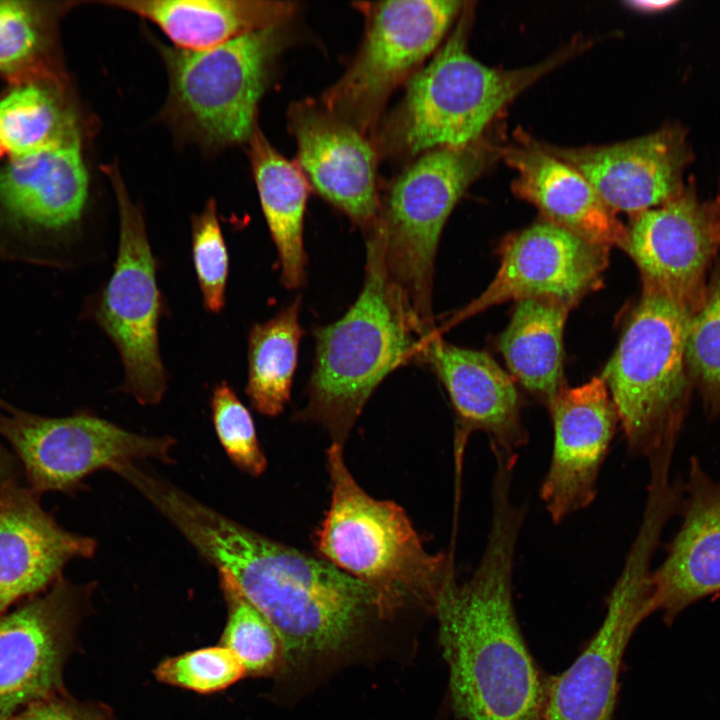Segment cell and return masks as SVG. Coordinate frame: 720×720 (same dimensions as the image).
Returning <instances> with one entry per match:
<instances>
[{
	"mask_svg": "<svg viewBox=\"0 0 720 720\" xmlns=\"http://www.w3.org/2000/svg\"><path fill=\"white\" fill-rule=\"evenodd\" d=\"M716 204H717V203H716ZM718 207H719V206H718ZM719 209H720V207H719Z\"/></svg>",
	"mask_w": 720,
	"mask_h": 720,
	"instance_id": "39",
	"label": "cell"
},
{
	"mask_svg": "<svg viewBox=\"0 0 720 720\" xmlns=\"http://www.w3.org/2000/svg\"><path fill=\"white\" fill-rule=\"evenodd\" d=\"M142 496L207 562L226 570L291 660L336 653L359 632L375 592L325 560L263 536L153 477Z\"/></svg>",
	"mask_w": 720,
	"mask_h": 720,
	"instance_id": "1",
	"label": "cell"
},
{
	"mask_svg": "<svg viewBox=\"0 0 720 720\" xmlns=\"http://www.w3.org/2000/svg\"><path fill=\"white\" fill-rule=\"evenodd\" d=\"M682 523L652 571L655 612L671 623L693 603L720 592V480L690 460L680 506Z\"/></svg>",
	"mask_w": 720,
	"mask_h": 720,
	"instance_id": "21",
	"label": "cell"
},
{
	"mask_svg": "<svg viewBox=\"0 0 720 720\" xmlns=\"http://www.w3.org/2000/svg\"><path fill=\"white\" fill-rule=\"evenodd\" d=\"M245 673L238 658L223 645L166 659L155 670L159 681L200 693L225 689Z\"/></svg>",
	"mask_w": 720,
	"mask_h": 720,
	"instance_id": "34",
	"label": "cell"
},
{
	"mask_svg": "<svg viewBox=\"0 0 720 720\" xmlns=\"http://www.w3.org/2000/svg\"><path fill=\"white\" fill-rule=\"evenodd\" d=\"M685 361L693 388L707 415H720V259L710 272L704 298L691 315L685 342Z\"/></svg>",
	"mask_w": 720,
	"mask_h": 720,
	"instance_id": "30",
	"label": "cell"
},
{
	"mask_svg": "<svg viewBox=\"0 0 720 720\" xmlns=\"http://www.w3.org/2000/svg\"><path fill=\"white\" fill-rule=\"evenodd\" d=\"M192 257L204 307L220 313L225 306L229 257L214 200L192 218Z\"/></svg>",
	"mask_w": 720,
	"mask_h": 720,
	"instance_id": "33",
	"label": "cell"
},
{
	"mask_svg": "<svg viewBox=\"0 0 720 720\" xmlns=\"http://www.w3.org/2000/svg\"><path fill=\"white\" fill-rule=\"evenodd\" d=\"M248 156L281 281L288 289L298 288L306 273L303 224L309 183L299 165L281 155L258 126L248 142Z\"/></svg>",
	"mask_w": 720,
	"mask_h": 720,
	"instance_id": "25",
	"label": "cell"
},
{
	"mask_svg": "<svg viewBox=\"0 0 720 720\" xmlns=\"http://www.w3.org/2000/svg\"><path fill=\"white\" fill-rule=\"evenodd\" d=\"M365 33L344 74L321 104L371 140L391 94L422 68L465 2L398 0L357 3Z\"/></svg>",
	"mask_w": 720,
	"mask_h": 720,
	"instance_id": "9",
	"label": "cell"
},
{
	"mask_svg": "<svg viewBox=\"0 0 720 720\" xmlns=\"http://www.w3.org/2000/svg\"><path fill=\"white\" fill-rule=\"evenodd\" d=\"M660 539L656 529L638 528L599 629L574 662L549 679L542 720H612L625 650L655 612L651 564Z\"/></svg>",
	"mask_w": 720,
	"mask_h": 720,
	"instance_id": "12",
	"label": "cell"
},
{
	"mask_svg": "<svg viewBox=\"0 0 720 720\" xmlns=\"http://www.w3.org/2000/svg\"><path fill=\"white\" fill-rule=\"evenodd\" d=\"M91 585L64 577L0 615V720L64 690L63 669Z\"/></svg>",
	"mask_w": 720,
	"mask_h": 720,
	"instance_id": "13",
	"label": "cell"
},
{
	"mask_svg": "<svg viewBox=\"0 0 720 720\" xmlns=\"http://www.w3.org/2000/svg\"><path fill=\"white\" fill-rule=\"evenodd\" d=\"M73 4L0 0V76L9 83L66 77L57 53V25Z\"/></svg>",
	"mask_w": 720,
	"mask_h": 720,
	"instance_id": "28",
	"label": "cell"
},
{
	"mask_svg": "<svg viewBox=\"0 0 720 720\" xmlns=\"http://www.w3.org/2000/svg\"><path fill=\"white\" fill-rule=\"evenodd\" d=\"M540 144L584 176L612 211L632 216L676 195L693 159L687 132L679 124L612 145Z\"/></svg>",
	"mask_w": 720,
	"mask_h": 720,
	"instance_id": "18",
	"label": "cell"
},
{
	"mask_svg": "<svg viewBox=\"0 0 720 720\" xmlns=\"http://www.w3.org/2000/svg\"><path fill=\"white\" fill-rule=\"evenodd\" d=\"M23 471L17 458L0 438V496L6 488L22 483Z\"/></svg>",
	"mask_w": 720,
	"mask_h": 720,
	"instance_id": "36",
	"label": "cell"
},
{
	"mask_svg": "<svg viewBox=\"0 0 720 720\" xmlns=\"http://www.w3.org/2000/svg\"><path fill=\"white\" fill-rule=\"evenodd\" d=\"M715 202L720 207V193L718 194L717 198L715 199Z\"/></svg>",
	"mask_w": 720,
	"mask_h": 720,
	"instance_id": "38",
	"label": "cell"
},
{
	"mask_svg": "<svg viewBox=\"0 0 720 720\" xmlns=\"http://www.w3.org/2000/svg\"><path fill=\"white\" fill-rule=\"evenodd\" d=\"M421 360L429 363L447 390L457 416L461 448L470 433L486 434L490 447L508 455L528 443L520 399L512 378L482 351L462 348L431 333Z\"/></svg>",
	"mask_w": 720,
	"mask_h": 720,
	"instance_id": "22",
	"label": "cell"
},
{
	"mask_svg": "<svg viewBox=\"0 0 720 720\" xmlns=\"http://www.w3.org/2000/svg\"><path fill=\"white\" fill-rule=\"evenodd\" d=\"M331 501L316 535L323 560L368 585L379 615H390L408 600L433 608L454 572L443 553L423 546L405 511L392 501L368 495L349 472L342 445L327 450Z\"/></svg>",
	"mask_w": 720,
	"mask_h": 720,
	"instance_id": "5",
	"label": "cell"
},
{
	"mask_svg": "<svg viewBox=\"0 0 720 720\" xmlns=\"http://www.w3.org/2000/svg\"><path fill=\"white\" fill-rule=\"evenodd\" d=\"M108 177L119 211V244L114 269L94 309V318L117 348L124 367L122 390L142 405L158 404L167 378L158 327L162 297L143 215L131 200L115 165Z\"/></svg>",
	"mask_w": 720,
	"mask_h": 720,
	"instance_id": "10",
	"label": "cell"
},
{
	"mask_svg": "<svg viewBox=\"0 0 720 720\" xmlns=\"http://www.w3.org/2000/svg\"><path fill=\"white\" fill-rule=\"evenodd\" d=\"M514 170L513 192L536 206L546 221L599 246L625 247L627 228L576 169L527 136L500 147Z\"/></svg>",
	"mask_w": 720,
	"mask_h": 720,
	"instance_id": "23",
	"label": "cell"
},
{
	"mask_svg": "<svg viewBox=\"0 0 720 720\" xmlns=\"http://www.w3.org/2000/svg\"><path fill=\"white\" fill-rule=\"evenodd\" d=\"M4 155H5V152H4V149H3V146H2L1 140H0V157H2V156H4Z\"/></svg>",
	"mask_w": 720,
	"mask_h": 720,
	"instance_id": "37",
	"label": "cell"
},
{
	"mask_svg": "<svg viewBox=\"0 0 720 720\" xmlns=\"http://www.w3.org/2000/svg\"><path fill=\"white\" fill-rule=\"evenodd\" d=\"M10 720H104V715L63 690L29 705Z\"/></svg>",
	"mask_w": 720,
	"mask_h": 720,
	"instance_id": "35",
	"label": "cell"
},
{
	"mask_svg": "<svg viewBox=\"0 0 720 720\" xmlns=\"http://www.w3.org/2000/svg\"><path fill=\"white\" fill-rule=\"evenodd\" d=\"M88 195L82 129L38 153L8 159L0 166V224L17 240L16 257L45 260V247L79 224Z\"/></svg>",
	"mask_w": 720,
	"mask_h": 720,
	"instance_id": "14",
	"label": "cell"
},
{
	"mask_svg": "<svg viewBox=\"0 0 720 720\" xmlns=\"http://www.w3.org/2000/svg\"><path fill=\"white\" fill-rule=\"evenodd\" d=\"M362 290L337 321L315 330L308 401L301 414L324 425L341 444L367 400L396 368L421 360L426 335L392 281L381 229L366 233Z\"/></svg>",
	"mask_w": 720,
	"mask_h": 720,
	"instance_id": "3",
	"label": "cell"
},
{
	"mask_svg": "<svg viewBox=\"0 0 720 720\" xmlns=\"http://www.w3.org/2000/svg\"><path fill=\"white\" fill-rule=\"evenodd\" d=\"M288 128L308 183L365 233L370 231L380 209L379 155L372 140L313 100L290 106Z\"/></svg>",
	"mask_w": 720,
	"mask_h": 720,
	"instance_id": "19",
	"label": "cell"
},
{
	"mask_svg": "<svg viewBox=\"0 0 720 720\" xmlns=\"http://www.w3.org/2000/svg\"><path fill=\"white\" fill-rule=\"evenodd\" d=\"M624 249L642 283L661 289L692 315L720 250V209L685 184L663 204L633 215Z\"/></svg>",
	"mask_w": 720,
	"mask_h": 720,
	"instance_id": "15",
	"label": "cell"
},
{
	"mask_svg": "<svg viewBox=\"0 0 720 720\" xmlns=\"http://www.w3.org/2000/svg\"><path fill=\"white\" fill-rule=\"evenodd\" d=\"M218 574L229 610L222 645L233 652L246 673L273 671L284 656L276 631L244 597L226 570L219 569Z\"/></svg>",
	"mask_w": 720,
	"mask_h": 720,
	"instance_id": "31",
	"label": "cell"
},
{
	"mask_svg": "<svg viewBox=\"0 0 720 720\" xmlns=\"http://www.w3.org/2000/svg\"><path fill=\"white\" fill-rule=\"evenodd\" d=\"M300 298L274 317L255 324L248 337V380L245 392L265 416L280 414L290 399L302 336Z\"/></svg>",
	"mask_w": 720,
	"mask_h": 720,
	"instance_id": "29",
	"label": "cell"
},
{
	"mask_svg": "<svg viewBox=\"0 0 720 720\" xmlns=\"http://www.w3.org/2000/svg\"><path fill=\"white\" fill-rule=\"evenodd\" d=\"M690 317L664 291L643 283L640 300L603 370L632 456L647 457L681 432L693 390L685 361Z\"/></svg>",
	"mask_w": 720,
	"mask_h": 720,
	"instance_id": "6",
	"label": "cell"
},
{
	"mask_svg": "<svg viewBox=\"0 0 720 720\" xmlns=\"http://www.w3.org/2000/svg\"><path fill=\"white\" fill-rule=\"evenodd\" d=\"M608 250L548 221L511 234L500 246L494 279L447 327L510 300L551 298L573 306L600 286Z\"/></svg>",
	"mask_w": 720,
	"mask_h": 720,
	"instance_id": "16",
	"label": "cell"
},
{
	"mask_svg": "<svg viewBox=\"0 0 720 720\" xmlns=\"http://www.w3.org/2000/svg\"><path fill=\"white\" fill-rule=\"evenodd\" d=\"M212 421L216 435L231 462L252 476L267 466L252 416L225 381L216 385L211 396Z\"/></svg>",
	"mask_w": 720,
	"mask_h": 720,
	"instance_id": "32",
	"label": "cell"
},
{
	"mask_svg": "<svg viewBox=\"0 0 720 720\" xmlns=\"http://www.w3.org/2000/svg\"><path fill=\"white\" fill-rule=\"evenodd\" d=\"M157 25L177 49L202 51L287 23L296 2L259 0H103Z\"/></svg>",
	"mask_w": 720,
	"mask_h": 720,
	"instance_id": "24",
	"label": "cell"
},
{
	"mask_svg": "<svg viewBox=\"0 0 720 720\" xmlns=\"http://www.w3.org/2000/svg\"><path fill=\"white\" fill-rule=\"evenodd\" d=\"M286 24L202 51L162 47L170 122L207 147L248 143L257 128L259 101L289 41Z\"/></svg>",
	"mask_w": 720,
	"mask_h": 720,
	"instance_id": "8",
	"label": "cell"
},
{
	"mask_svg": "<svg viewBox=\"0 0 720 720\" xmlns=\"http://www.w3.org/2000/svg\"><path fill=\"white\" fill-rule=\"evenodd\" d=\"M513 475L494 474L487 542L472 576L446 580L433 611L449 668L452 705L463 720H542L549 679L522 635L513 599L516 548L524 505Z\"/></svg>",
	"mask_w": 720,
	"mask_h": 720,
	"instance_id": "2",
	"label": "cell"
},
{
	"mask_svg": "<svg viewBox=\"0 0 720 720\" xmlns=\"http://www.w3.org/2000/svg\"><path fill=\"white\" fill-rule=\"evenodd\" d=\"M472 18V3L465 2L447 41L409 79L401 102L380 122L372 138L379 157L412 158L478 141L509 102L584 47L575 42L529 67L491 68L467 50Z\"/></svg>",
	"mask_w": 720,
	"mask_h": 720,
	"instance_id": "4",
	"label": "cell"
},
{
	"mask_svg": "<svg viewBox=\"0 0 720 720\" xmlns=\"http://www.w3.org/2000/svg\"><path fill=\"white\" fill-rule=\"evenodd\" d=\"M40 497L23 483L0 496V615L48 590L70 560L91 558L97 548L95 539L60 526Z\"/></svg>",
	"mask_w": 720,
	"mask_h": 720,
	"instance_id": "20",
	"label": "cell"
},
{
	"mask_svg": "<svg viewBox=\"0 0 720 720\" xmlns=\"http://www.w3.org/2000/svg\"><path fill=\"white\" fill-rule=\"evenodd\" d=\"M571 307L551 298L521 299L499 340L510 372L547 406L564 386L562 339Z\"/></svg>",
	"mask_w": 720,
	"mask_h": 720,
	"instance_id": "26",
	"label": "cell"
},
{
	"mask_svg": "<svg viewBox=\"0 0 720 720\" xmlns=\"http://www.w3.org/2000/svg\"><path fill=\"white\" fill-rule=\"evenodd\" d=\"M500 158L482 139L461 148H438L413 160L380 201L376 224L389 275L425 335L434 332V260L443 227L466 189Z\"/></svg>",
	"mask_w": 720,
	"mask_h": 720,
	"instance_id": "7",
	"label": "cell"
},
{
	"mask_svg": "<svg viewBox=\"0 0 720 720\" xmlns=\"http://www.w3.org/2000/svg\"><path fill=\"white\" fill-rule=\"evenodd\" d=\"M548 408L553 444L540 499L558 524L593 503L619 419L601 376L580 386H563Z\"/></svg>",
	"mask_w": 720,
	"mask_h": 720,
	"instance_id": "17",
	"label": "cell"
},
{
	"mask_svg": "<svg viewBox=\"0 0 720 720\" xmlns=\"http://www.w3.org/2000/svg\"><path fill=\"white\" fill-rule=\"evenodd\" d=\"M66 77L9 83L0 95V140L8 159L38 153L81 129Z\"/></svg>",
	"mask_w": 720,
	"mask_h": 720,
	"instance_id": "27",
	"label": "cell"
},
{
	"mask_svg": "<svg viewBox=\"0 0 720 720\" xmlns=\"http://www.w3.org/2000/svg\"><path fill=\"white\" fill-rule=\"evenodd\" d=\"M0 438L23 471L25 484L38 495L68 494L82 488L91 473L154 459L170 463L175 440L143 436L88 412L46 417L0 399Z\"/></svg>",
	"mask_w": 720,
	"mask_h": 720,
	"instance_id": "11",
	"label": "cell"
}]
</instances>
